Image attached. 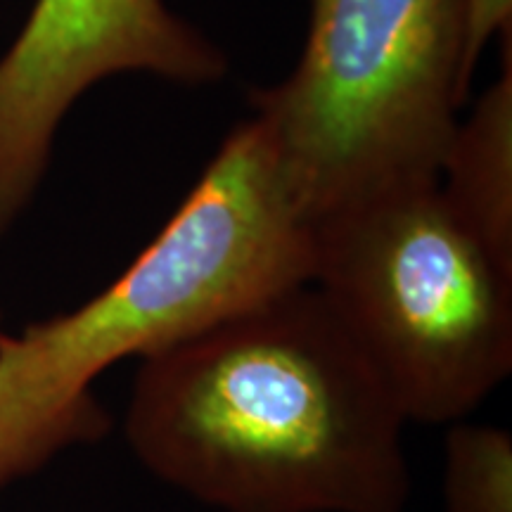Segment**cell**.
<instances>
[{"label":"cell","instance_id":"cell-3","mask_svg":"<svg viewBox=\"0 0 512 512\" xmlns=\"http://www.w3.org/2000/svg\"><path fill=\"white\" fill-rule=\"evenodd\" d=\"M294 72L252 95L306 216L439 181L470 81L458 0H309Z\"/></svg>","mask_w":512,"mask_h":512},{"label":"cell","instance_id":"cell-4","mask_svg":"<svg viewBox=\"0 0 512 512\" xmlns=\"http://www.w3.org/2000/svg\"><path fill=\"white\" fill-rule=\"evenodd\" d=\"M316 223L264 124L230 131L157 238L98 297L12 337L50 380L91 389L102 370L202 335L311 285Z\"/></svg>","mask_w":512,"mask_h":512},{"label":"cell","instance_id":"cell-6","mask_svg":"<svg viewBox=\"0 0 512 512\" xmlns=\"http://www.w3.org/2000/svg\"><path fill=\"white\" fill-rule=\"evenodd\" d=\"M439 188L503 266L512 268V36L505 64L456 133Z\"/></svg>","mask_w":512,"mask_h":512},{"label":"cell","instance_id":"cell-2","mask_svg":"<svg viewBox=\"0 0 512 512\" xmlns=\"http://www.w3.org/2000/svg\"><path fill=\"white\" fill-rule=\"evenodd\" d=\"M311 287L406 425L465 420L512 373V268L439 181L320 219Z\"/></svg>","mask_w":512,"mask_h":512},{"label":"cell","instance_id":"cell-1","mask_svg":"<svg viewBox=\"0 0 512 512\" xmlns=\"http://www.w3.org/2000/svg\"><path fill=\"white\" fill-rule=\"evenodd\" d=\"M403 415L311 285L140 358L138 463L221 512H406Z\"/></svg>","mask_w":512,"mask_h":512},{"label":"cell","instance_id":"cell-5","mask_svg":"<svg viewBox=\"0 0 512 512\" xmlns=\"http://www.w3.org/2000/svg\"><path fill=\"white\" fill-rule=\"evenodd\" d=\"M176 83L226 74V55L164 0H36L0 60V233L27 207L64 114L107 76Z\"/></svg>","mask_w":512,"mask_h":512},{"label":"cell","instance_id":"cell-9","mask_svg":"<svg viewBox=\"0 0 512 512\" xmlns=\"http://www.w3.org/2000/svg\"><path fill=\"white\" fill-rule=\"evenodd\" d=\"M465 34V76L475 67L491 38L512 36V0H458Z\"/></svg>","mask_w":512,"mask_h":512},{"label":"cell","instance_id":"cell-7","mask_svg":"<svg viewBox=\"0 0 512 512\" xmlns=\"http://www.w3.org/2000/svg\"><path fill=\"white\" fill-rule=\"evenodd\" d=\"M107 430L110 415L91 389L53 382L0 335V489Z\"/></svg>","mask_w":512,"mask_h":512},{"label":"cell","instance_id":"cell-8","mask_svg":"<svg viewBox=\"0 0 512 512\" xmlns=\"http://www.w3.org/2000/svg\"><path fill=\"white\" fill-rule=\"evenodd\" d=\"M444 512H512V434L453 422L444 441Z\"/></svg>","mask_w":512,"mask_h":512}]
</instances>
